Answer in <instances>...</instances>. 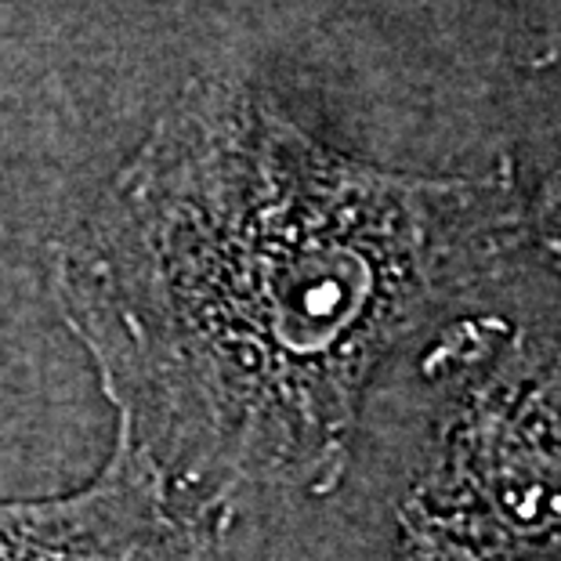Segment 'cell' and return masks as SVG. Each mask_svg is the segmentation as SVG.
I'll return each mask as SVG.
<instances>
[{
    "mask_svg": "<svg viewBox=\"0 0 561 561\" xmlns=\"http://www.w3.org/2000/svg\"><path fill=\"white\" fill-rule=\"evenodd\" d=\"M518 232L496 178L380 171L250 94H185L58 254L116 424L182 496L330 493L380 363Z\"/></svg>",
    "mask_w": 561,
    "mask_h": 561,
    "instance_id": "obj_1",
    "label": "cell"
},
{
    "mask_svg": "<svg viewBox=\"0 0 561 561\" xmlns=\"http://www.w3.org/2000/svg\"><path fill=\"white\" fill-rule=\"evenodd\" d=\"M402 518L511 561H561V341L515 337L468 380Z\"/></svg>",
    "mask_w": 561,
    "mask_h": 561,
    "instance_id": "obj_2",
    "label": "cell"
},
{
    "mask_svg": "<svg viewBox=\"0 0 561 561\" xmlns=\"http://www.w3.org/2000/svg\"><path fill=\"white\" fill-rule=\"evenodd\" d=\"M218 511L174 489L116 424V446L88 485L62 496L0 500V561H203Z\"/></svg>",
    "mask_w": 561,
    "mask_h": 561,
    "instance_id": "obj_3",
    "label": "cell"
},
{
    "mask_svg": "<svg viewBox=\"0 0 561 561\" xmlns=\"http://www.w3.org/2000/svg\"><path fill=\"white\" fill-rule=\"evenodd\" d=\"M399 561H511V558L489 554V551H482V547L460 540V536L435 529V525L402 518Z\"/></svg>",
    "mask_w": 561,
    "mask_h": 561,
    "instance_id": "obj_4",
    "label": "cell"
},
{
    "mask_svg": "<svg viewBox=\"0 0 561 561\" xmlns=\"http://www.w3.org/2000/svg\"><path fill=\"white\" fill-rule=\"evenodd\" d=\"M533 236L543 250L547 265H551L554 276L561 279V167L547 178V185L540 188V196H536Z\"/></svg>",
    "mask_w": 561,
    "mask_h": 561,
    "instance_id": "obj_5",
    "label": "cell"
}]
</instances>
